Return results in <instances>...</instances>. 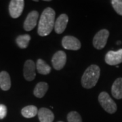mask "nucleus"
<instances>
[{"mask_svg": "<svg viewBox=\"0 0 122 122\" xmlns=\"http://www.w3.org/2000/svg\"><path fill=\"white\" fill-rule=\"evenodd\" d=\"M55 11L51 8H46L39 18L37 33L39 36L48 35L53 30L55 24Z\"/></svg>", "mask_w": 122, "mask_h": 122, "instance_id": "nucleus-1", "label": "nucleus"}, {"mask_svg": "<svg viewBox=\"0 0 122 122\" xmlns=\"http://www.w3.org/2000/svg\"><path fill=\"white\" fill-rule=\"evenodd\" d=\"M100 75V67L96 65H92L84 71L81 77V85L86 89L94 87L98 82Z\"/></svg>", "mask_w": 122, "mask_h": 122, "instance_id": "nucleus-2", "label": "nucleus"}, {"mask_svg": "<svg viewBox=\"0 0 122 122\" xmlns=\"http://www.w3.org/2000/svg\"><path fill=\"white\" fill-rule=\"evenodd\" d=\"M98 102L105 111L110 114H113L117 111V106L109 94L102 92L98 96Z\"/></svg>", "mask_w": 122, "mask_h": 122, "instance_id": "nucleus-3", "label": "nucleus"}, {"mask_svg": "<svg viewBox=\"0 0 122 122\" xmlns=\"http://www.w3.org/2000/svg\"><path fill=\"white\" fill-rule=\"evenodd\" d=\"M109 37V30L107 29H102L99 30L93 38V46L97 50H102L105 48L107 43Z\"/></svg>", "mask_w": 122, "mask_h": 122, "instance_id": "nucleus-4", "label": "nucleus"}, {"mask_svg": "<svg viewBox=\"0 0 122 122\" xmlns=\"http://www.w3.org/2000/svg\"><path fill=\"white\" fill-rule=\"evenodd\" d=\"M25 7V1L23 0H12L9 4V12L10 16L17 18L22 14Z\"/></svg>", "mask_w": 122, "mask_h": 122, "instance_id": "nucleus-5", "label": "nucleus"}, {"mask_svg": "<svg viewBox=\"0 0 122 122\" xmlns=\"http://www.w3.org/2000/svg\"><path fill=\"white\" fill-rule=\"evenodd\" d=\"M62 46L66 50L76 51L81 48V44L80 41L75 37L67 35L62 39Z\"/></svg>", "mask_w": 122, "mask_h": 122, "instance_id": "nucleus-6", "label": "nucleus"}, {"mask_svg": "<svg viewBox=\"0 0 122 122\" xmlns=\"http://www.w3.org/2000/svg\"><path fill=\"white\" fill-rule=\"evenodd\" d=\"M106 63L109 65H117L122 62V49L117 51H109L105 57Z\"/></svg>", "mask_w": 122, "mask_h": 122, "instance_id": "nucleus-7", "label": "nucleus"}, {"mask_svg": "<svg viewBox=\"0 0 122 122\" xmlns=\"http://www.w3.org/2000/svg\"><path fill=\"white\" fill-rule=\"evenodd\" d=\"M66 62V54L63 51H58L52 58V64L54 69L59 71L64 68Z\"/></svg>", "mask_w": 122, "mask_h": 122, "instance_id": "nucleus-8", "label": "nucleus"}, {"mask_svg": "<svg viewBox=\"0 0 122 122\" xmlns=\"http://www.w3.org/2000/svg\"><path fill=\"white\" fill-rule=\"evenodd\" d=\"M36 65L32 60H27L23 67V75L26 81H33L36 76Z\"/></svg>", "mask_w": 122, "mask_h": 122, "instance_id": "nucleus-9", "label": "nucleus"}, {"mask_svg": "<svg viewBox=\"0 0 122 122\" xmlns=\"http://www.w3.org/2000/svg\"><path fill=\"white\" fill-rule=\"evenodd\" d=\"M39 17V13L36 10H33L29 13L24 22L23 27L26 31L33 30L37 25V19Z\"/></svg>", "mask_w": 122, "mask_h": 122, "instance_id": "nucleus-10", "label": "nucleus"}, {"mask_svg": "<svg viewBox=\"0 0 122 122\" xmlns=\"http://www.w3.org/2000/svg\"><path fill=\"white\" fill-rule=\"evenodd\" d=\"M68 21H69V17L66 14H61L58 17L54 24V30L56 33L58 34L62 33L66 28Z\"/></svg>", "mask_w": 122, "mask_h": 122, "instance_id": "nucleus-11", "label": "nucleus"}, {"mask_svg": "<svg viewBox=\"0 0 122 122\" xmlns=\"http://www.w3.org/2000/svg\"><path fill=\"white\" fill-rule=\"evenodd\" d=\"M37 115L40 122H53L54 119V115L52 111L47 108L39 109Z\"/></svg>", "mask_w": 122, "mask_h": 122, "instance_id": "nucleus-12", "label": "nucleus"}, {"mask_svg": "<svg viewBox=\"0 0 122 122\" xmlns=\"http://www.w3.org/2000/svg\"><path fill=\"white\" fill-rule=\"evenodd\" d=\"M111 93L116 99L122 98V77L117 78L113 83L111 87Z\"/></svg>", "mask_w": 122, "mask_h": 122, "instance_id": "nucleus-13", "label": "nucleus"}, {"mask_svg": "<svg viewBox=\"0 0 122 122\" xmlns=\"http://www.w3.org/2000/svg\"><path fill=\"white\" fill-rule=\"evenodd\" d=\"M0 87L4 91H8L11 87V79L8 72L0 73Z\"/></svg>", "mask_w": 122, "mask_h": 122, "instance_id": "nucleus-14", "label": "nucleus"}, {"mask_svg": "<svg viewBox=\"0 0 122 122\" xmlns=\"http://www.w3.org/2000/svg\"><path fill=\"white\" fill-rule=\"evenodd\" d=\"M48 90V84L46 82H39L33 90V94L37 98H43Z\"/></svg>", "mask_w": 122, "mask_h": 122, "instance_id": "nucleus-15", "label": "nucleus"}, {"mask_svg": "<svg viewBox=\"0 0 122 122\" xmlns=\"http://www.w3.org/2000/svg\"><path fill=\"white\" fill-rule=\"evenodd\" d=\"M36 69L41 75H48L51 72V67L42 59L39 58L36 63Z\"/></svg>", "mask_w": 122, "mask_h": 122, "instance_id": "nucleus-16", "label": "nucleus"}, {"mask_svg": "<svg viewBox=\"0 0 122 122\" xmlns=\"http://www.w3.org/2000/svg\"><path fill=\"white\" fill-rule=\"evenodd\" d=\"M38 113L37 108L34 105H29L25 107L21 110L22 115L25 118H33Z\"/></svg>", "mask_w": 122, "mask_h": 122, "instance_id": "nucleus-17", "label": "nucleus"}, {"mask_svg": "<svg viewBox=\"0 0 122 122\" xmlns=\"http://www.w3.org/2000/svg\"><path fill=\"white\" fill-rule=\"evenodd\" d=\"M30 39L31 38L29 35H19L16 39V42L19 48L21 49H25L28 47Z\"/></svg>", "mask_w": 122, "mask_h": 122, "instance_id": "nucleus-18", "label": "nucleus"}, {"mask_svg": "<svg viewBox=\"0 0 122 122\" xmlns=\"http://www.w3.org/2000/svg\"><path fill=\"white\" fill-rule=\"evenodd\" d=\"M68 122H82L81 115L77 111H71L67 115Z\"/></svg>", "mask_w": 122, "mask_h": 122, "instance_id": "nucleus-19", "label": "nucleus"}, {"mask_svg": "<svg viewBox=\"0 0 122 122\" xmlns=\"http://www.w3.org/2000/svg\"><path fill=\"white\" fill-rule=\"evenodd\" d=\"M111 3L115 11L122 16V0H112Z\"/></svg>", "mask_w": 122, "mask_h": 122, "instance_id": "nucleus-20", "label": "nucleus"}, {"mask_svg": "<svg viewBox=\"0 0 122 122\" xmlns=\"http://www.w3.org/2000/svg\"><path fill=\"white\" fill-rule=\"evenodd\" d=\"M7 115V108L4 105H0V119H3Z\"/></svg>", "mask_w": 122, "mask_h": 122, "instance_id": "nucleus-21", "label": "nucleus"}, {"mask_svg": "<svg viewBox=\"0 0 122 122\" xmlns=\"http://www.w3.org/2000/svg\"><path fill=\"white\" fill-rule=\"evenodd\" d=\"M121 43H122L121 41H117V44H121Z\"/></svg>", "mask_w": 122, "mask_h": 122, "instance_id": "nucleus-22", "label": "nucleus"}, {"mask_svg": "<svg viewBox=\"0 0 122 122\" xmlns=\"http://www.w3.org/2000/svg\"></svg>", "mask_w": 122, "mask_h": 122, "instance_id": "nucleus-23", "label": "nucleus"}]
</instances>
